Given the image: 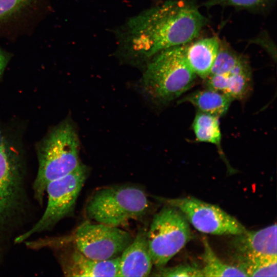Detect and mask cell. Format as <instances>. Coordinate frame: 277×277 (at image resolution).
Returning a JSON list of instances; mask_svg holds the SVG:
<instances>
[{
	"label": "cell",
	"instance_id": "2",
	"mask_svg": "<svg viewBox=\"0 0 277 277\" xmlns=\"http://www.w3.org/2000/svg\"><path fill=\"white\" fill-rule=\"evenodd\" d=\"M185 46L170 47L153 56L140 84L142 92L151 101L169 103L194 85L196 75L186 61Z\"/></svg>",
	"mask_w": 277,
	"mask_h": 277
},
{
	"label": "cell",
	"instance_id": "7",
	"mask_svg": "<svg viewBox=\"0 0 277 277\" xmlns=\"http://www.w3.org/2000/svg\"><path fill=\"white\" fill-rule=\"evenodd\" d=\"M164 205L178 209L198 231L214 235H237L247 229L220 207L193 197L167 198L153 196Z\"/></svg>",
	"mask_w": 277,
	"mask_h": 277
},
{
	"label": "cell",
	"instance_id": "17",
	"mask_svg": "<svg viewBox=\"0 0 277 277\" xmlns=\"http://www.w3.org/2000/svg\"><path fill=\"white\" fill-rule=\"evenodd\" d=\"M219 117L198 112L192 123L197 141L215 145L221 148V132Z\"/></svg>",
	"mask_w": 277,
	"mask_h": 277
},
{
	"label": "cell",
	"instance_id": "11",
	"mask_svg": "<svg viewBox=\"0 0 277 277\" xmlns=\"http://www.w3.org/2000/svg\"><path fill=\"white\" fill-rule=\"evenodd\" d=\"M207 88L217 91L232 100H242L251 88V72L247 60L238 66L205 79Z\"/></svg>",
	"mask_w": 277,
	"mask_h": 277
},
{
	"label": "cell",
	"instance_id": "3",
	"mask_svg": "<svg viewBox=\"0 0 277 277\" xmlns=\"http://www.w3.org/2000/svg\"><path fill=\"white\" fill-rule=\"evenodd\" d=\"M78 154L77 133L69 121L61 123L43 139L37 150L38 168L33 186L34 197L40 204L47 185L80 164Z\"/></svg>",
	"mask_w": 277,
	"mask_h": 277
},
{
	"label": "cell",
	"instance_id": "6",
	"mask_svg": "<svg viewBox=\"0 0 277 277\" xmlns=\"http://www.w3.org/2000/svg\"><path fill=\"white\" fill-rule=\"evenodd\" d=\"M87 167L81 164L69 174L51 182L47 186V205L42 217L27 231L17 236L20 243L32 235L47 230L70 214L88 176Z\"/></svg>",
	"mask_w": 277,
	"mask_h": 277
},
{
	"label": "cell",
	"instance_id": "8",
	"mask_svg": "<svg viewBox=\"0 0 277 277\" xmlns=\"http://www.w3.org/2000/svg\"><path fill=\"white\" fill-rule=\"evenodd\" d=\"M133 240L131 234L118 227L85 221L76 229L74 247L96 260L118 257Z\"/></svg>",
	"mask_w": 277,
	"mask_h": 277
},
{
	"label": "cell",
	"instance_id": "13",
	"mask_svg": "<svg viewBox=\"0 0 277 277\" xmlns=\"http://www.w3.org/2000/svg\"><path fill=\"white\" fill-rule=\"evenodd\" d=\"M153 265L147 230L141 229L120 256L118 276H147Z\"/></svg>",
	"mask_w": 277,
	"mask_h": 277
},
{
	"label": "cell",
	"instance_id": "9",
	"mask_svg": "<svg viewBox=\"0 0 277 277\" xmlns=\"http://www.w3.org/2000/svg\"><path fill=\"white\" fill-rule=\"evenodd\" d=\"M22 166L18 151L0 130V226L18 208L22 192Z\"/></svg>",
	"mask_w": 277,
	"mask_h": 277
},
{
	"label": "cell",
	"instance_id": "5",
	"mask_svg": "<svg viewBox=\"0 0 277 277\" xmlns=\"http://www.w3.org/2000/svg\"><path fill=\"white\" fill-rule=\"evenodd\" d=\"M189 222L176 208L165 205L154 214L147 230V240L153 265L164 267L189 242Z\"/></svg>",
	"mask_w": 277,
	"mask_h": 277
},
{
	"label": "cell",
	"instance_id": "16",
	"mask_svg": "<svg viewBox=\"0 0 277 277\" xmlns=\"http://www.w3.org/2000/svg\"><path fill=\"white\" fill-rule=\"evenodd\" d=\"M203 267L201 268L203 276H247L246 273L235 265L221 261L215 254L206 238L203 239Z\"/></svg>",
	"mask_w": 277,
	"mask_h": 277
},
{
	"label": "cell",
	"instance_id": "4",
	"mask_svg": "<svg viewBox=\"0 0 277 277\" xmlns=\"http://www.w3.org/2000/svg\"><path fill=\"white\" fill-rule=\"evenodd\" d=\"M150 203L145 192L130 185L101 188L90 196L85 206L88 219L111 226L125 225L144 217Z\"/></svg>",
	"mask_w": 277,
	"mask_h": 277
},
{
	"label": "cell",
	"instance_id": "1",
	"mask_svg": "<svg viewBox=\"0 0 277 277\" xmlns=\"http://www.w3.org/2000/svg\"><path fill=\"white\" fill-rule=\"evenodd\" d=\"M207 20L194 6L182 1L166 3L134 17L128 23V39L133 52L142 57L190 43Z\"/></svg>",
	"mask_w": 277,
	"mask_h": 277
},
{
	"label": "cell",
	"instance_id": "21",
	"mask_svg": "<svg viewBox=\"0 0 277 277\" xmlns=\"http://www.w3.org/2000/svg\"><path fill=\"white\" fill-rule=\"evenodd\" d=\"M29 0H0V21L19 10Z\"/></svg>",
	"mask_w": 277,
	"mask_h": 277
},
{
	"label": "cell",
	"instance_id": "14",
	"mask_svg": "<svg viewBox=\"0 0 277 277\" xmlns=\"http://www.w3.org/2000/svg\"><path fill=\"white\" fill-rule=\"evenodd\" d=\"M220 46V41L214 36L186 44V61L196 76L204 80L208 76L219 53Z\"/></svg>",
	"mask_w": 277,
	"mask_h": 277
},
{
	"label": "cell",
	"instance_id": "20",
	"mask_svg": "<svg viewBox=\"0 0 277 277\" xmlns=\"http://www.w3.org/2000/svg\"><path fill=\"white\" fill-rule=\"evenodd\" d=\"M271 0H208L204 3L207 7L215 6H234L253 8L264 6Z\"/></svg>",
	"mask_w": 277,
	"mask_h": 277
},
{
	"label": "cell",
	"instance_id": "15",
	"mask_svg": "<svg viewBox=\"0 0 277 277\" xmlns=\"http://www.w3.org/2000/svg\"><path fill=\"white\" fill-rule=\"evenodd\" d=\"M232 101L226 95L207 87L190 93L181 102H189L196 108L199 112L219 117L227 112Z\"/></svg>",
	"mask_w": 277,
	"mask_h": 277
},
{
	"label": "cell",
	"instance_id": "12",
	"mask_svg": "<svg viewBox=\"0 0 277 277\" xmlns=\"http://www.w3.org/2000/svg\"><path fill=\"white\" fill-rule=\"evenodd\" d=\"M120 256L105 260L90 258L75 248L61 260L63 272L68 276H118Z\"/></svg>",
	"mask_w": 277,
	"mask_h": 277
},
{
	"label": "cell",
	"instance_id": "18",
	"mask_svg": "<svg viewBox=\"0 0 277 277\" xmlns=\"http://www.w3.org/2000/svg\"><path fill=\"white\" fill-rule=\"evenodd\" d=\"M242 270L247 276H276V257H255L242 260L234 265Z\"/></svg>",
	"mask_w": 277,
	"mask_h": 277
},
{
	"label": "cell",
	"instance_id": "19",
	"mask_svg": "<svg viewBox=\"0 0 277 277\" xmlns=\"http://www.w3.org/2000/svg\"><path fill=\"white\" fill-rule=\"evenodd\" d=\"M153 274L156 276H203L201 268L194 265L181 264L173 267L158 268Z\"/></svg>",
	"mask_w": 277,
	"mask_h": 277
},
{
	"label": "cell",
	"instance_id": "10",
	"mask_svg": "<svg viewBox=\"0 0 277 277\" xmlns=\"http://www.w3.org/2000/svg\"><path fill=\"white\" fill-rule=\"evenodd\" d=\"M276 224L235 235L231 248L235 263L255 257L276 256Z\"/></svg>",
	"mask_w": 277,
	"mask_h": 277
},
{
	"label": "cell",
	"instance_id": "22",
	"mask_svg": "<svg viewBox=\"0 0 277 277\" xmlns=\"http://www.w3.org/2000/svg\"><path fill=\"white\" fill-rule=\"evenodd\" d=\"M8 62L6 53L0 49V77L3 73Z\"/></svg>",
	"mask_w": 277,
	"mask_h": 277
}]
</instances>
